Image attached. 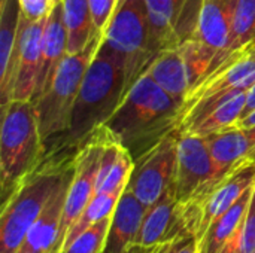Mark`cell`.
<instances>
[{
	"label": "cell",
	"mask_w": 255,
	"mask_h": 253,
	"mask_svg": "<svg viewBox=\"0 0 255 253\" xmlns=\"http://www.w3.org/2000/svg\"><path fill=\"white\" fill-rule=\"evenodd\" d=\"M181 109L182 104L145 72L126 92L105 127L136 160L179 128Z\"/></svg>",
	"instance_id": "6da1fadb"
},
{
	"label": "cell",
	"mask_w": 255,
	"mask_h": 253,
	"mask_svg": "<svg viewBox=\"0 0 255 253\" xmlns=\"http://www.w3.org/2000/svg\"><path fill=\"white\" fill-rule=\"evenodd\" d=\"M126 92L127 85L123 60L105 43V40H102L82 79L69 130L48 152L58 151L76 154L88 137L109 121Z\"/></svg>",
	"instance_id": "7a4b0ae2"
},
{
	"label": "cell",
	"mask_w": 255,
	"mask_h": 253,
	"mask_svg": "<svg viewBox=\"0 0 255 253\" xmlns=\"http://www.w3.org/2000/svg\"><path fill=\"white\" fill-rule=\"evenodd\" d=\"M70 152H48L1 201L0 253H15L75 164Z\"/></svg>",
	"instance_id": "3957f363"
},
{
	"label": "cell",
	"mask_w": 255,
	"mask_h": 253,
	"mask_svg": "<svg viewBox=\"0 0 255 253\" xmlns=\"http://www.w3.org/2000/svg\"><path fill=\"white\" fill-rule=\"evenodd\" d=\"M45 145L40 137L33 101L10 100L1 106L0 127V191L1 201L43 160Z\"/></svg>",
	"instance_id": "277c9868"
},
{
	"label": "cell",
	"mask_w": 255,
	"mask_h": 253,
	"mask_svg": "<svg viewBox=\"0 0 255 253\" xmlns=\"http://www.w3.org/2000/svg\"><path fill=\"white\" fill-rule=\"evenodd\" d=\"M102 40L103 34L97 33L84 51L67 54L58 66L48 89L33 101L45 152L51 151L67 133L82 79Z\"/></svg>",
	"instance_id": "5b68a950"
},
{
	"label": "cell",
	"mask_w": 255,
	"mask_h": 253,
	"mask_svg": "<svg viewBox=\"0 0 255 253\" xmlns=\"http://www.w3.org/2000/svg\"><path fill=\"white\" fill-rule=\"evenodd\" d=\"M103 40L123 60L128 91L151 66L145 0H120L103 31Z\"/></svg>",
	"instance_id": "8992f818"
},
{
	"label": "cell",
	"mask_w": 255,
	"mask_h": 253,
	"mask_svg": "<svg viewBox=\"0 0 255 253\" xmlns=\"http://www.w3.org/2000/svg\"><path fill=\"white\" fill-rule=\"evenodd\" d=\"M46 16L40 19H28L21 12L16 45L7 72L0 78L1 106L7 104L10 100H33L40 63V42Z\"/></svg>",
	"instance_id": "52a82bcc"
},
{
	"label": "cell",
	"mask_w": 255,
	"mask_h": 253,
	"mask_svg": "<svg viewBox=\"0 0 255 253\" xmlns=\"http://www.w3.org/2000/svg\"><path fill=\"white\" fill-rule=\"evenodd\" d=\"M217 185V167L208 137L181 131L175 177L176 198L182 204H202Z\"/></svg>",
	"instance_id": "ba28073f"
},
{
	"label": "cell",
	"mask_w": 255,
	"mask_h": 253,
	"mask_svg": "<svg viewBox=\"0 0 255 253\" xmlns=\"http://www.w3.org/2000/svg\"><path fill=\"white\" fill-rule=\"evenodd\" d=\"M179 136V128L170 131L155 146L134 160L127 186L146 207H151L175 185Z\"/></svg>",
	"instance_id": "9c48e42d"
},
{
	"label": "cell",
	"mask_w": 255,
	"mask_h": 253,
	"mask_svg": "<svg viewBox=\"0 0 255 253\" xmlns=\"http://www.w3.org/2000/svg\"><path fill=\"white\" fill-rule=\"evenodd\" d=\"M255 186V161L247 160L230 171L202 201V221L197 239L205 234L209 225L227 212L244 194Z\"/></svg>",
	"instance_id": "30bf717a"
},
{
	"label": "cell",
	"mask_w": 255,
	"mask_h": 253,
	"mask_svg": "<svg viewBox=\"0 0 255 253\" xmlns=\"http://www.w3.org/2000/svg\"><path fill=\"white\" fill-rule=\"evenodd\" d=\"M67 54V30L63 16V3L60 0L52 4L43 25L40 42V63L36 81V91L31 101L37 100L48 89L58 66Z\"/></svg>",
	"instance_id": "8fae6325"
},
{
	"label": "cell",
	"mask_w": 255,
	"mask_h": 253,
	"mask_svg": "<svg viewBox=\"0 0 255 253\" xmlns=\"http://www.w3.org/2000/svg\"><path fill=\"white\" fill-rule=\"evenodd\" d=\"M72 176L73 170L55 191L46 209L28 230L25 239L15 253H57L60 240V224Z\"/></svg>",
	"instance_id": "7c38bea8"
},
{
	"label": "cell",
	"mask_w": 255,
	"mask_h": 253,
	"mask_svg": "<svg viewBox=\"0 0 255 253\" xmlns=\"http://www.w3.org/2000/svg\"><path fill=\"white\" fill-rule=\"evenodd\" d=\"M218 183L247 160L255 161V125L232 127L208 137Z\"/></svg>",
	"instance_id": "4fadbf2b"
},
{
	"label": "cell",
	"mask_w": 255,
	"mask_h": 253,
	"mask_svg": "<svg viewBox=\"0 0 255 253\" xmlns=\"http://www.w3.org/2000/svg\"><path fill=\"white\" fill-rule=\"evenodd\" d=\"M239 0H203L194 39L217 52L215 60L229 45ZM214 60V63H215ZM214 67V66H212ZM212 70V69H211Z\"/></svg>",
	"instance_id": "5bb4252c"
},
{
	"label": "cell",
	"mask_w": 255,
	"mask_h": 253,
	"mask_svg": "<svg viewBox=\"0 0 255 253\" xmlns=\"http://www.w3.org/2000/svg\"><path fill=\"white\" fill-rule=\"evenodd\" d=\"M148 207L128 189L121 194L111 218L103 253H126L133 245Z\"/></svg>",
	"instance_id": "9a60e30c"
},
{
	"label": "cell",
	"mask_w": 255,
	"mask_h": 253,
	"mask_svg": "<svg viewBox=\"0 0 255 253\" xmlns=\"http://www.w3.org/2000/svg\"><path fill=\"white\" fill-rule=\"evenodd\" d=\"M148 13V52L151 64L164 51L178 48L181 10L176 0H145Z\"/></svg>",
	"instance_id": "2e32d148"
},
{
	"label": "cell",
	"mask_w": 255,
	"mask_h": 253,
	"mask_svg": "<svg viewBox=\"0 0 255 253\" xmlns=\"http://www.w3.org/2000/svg\"><path fill=\"white\" fill-rule=\"evenodd\" d=\"M133 167L134 160L131 154L108 130L96 182V192H123L128 185Z\"/></svg>",
	"instance_id": "e0dca14e"
},
{
	"label": "cell",
	"mask_w": 255,
	"mask_h": 253,
	"mask_svg": "<svg viewBox=\"0 0 255 253\" xmlns=\"http://www.w3.org/2000/svg\"><path fill=\"white\" fill-rule=\"evenodd\" d=\"M146 73H149V76L169 95L184 104L191 91V82L179 48H172L161 52L148 67Z\"/></svg>",
	"instance_id": "ac0fdd59"
},
{
	"label": "cell",
	"mask_w": 255,
	"mask_h": 253,
	"mask_svg": "<svg viewBox=\"0 0 255 253\" xmlns=\"http://www.w3.org/2000/svg\"><path fill=\"white\" fill-rule=\"evenodd\" d=\"M253 189L244 194L227 212H224L209 225V228L199 240L200 253H220L224 245L238 233V230L245 221L248 206L253 197Z\"/></svg>",
	"instance_id": "d6986e66"
},
{
	"label": "cell",
	"mask_w": 255,
	"mask_h": 253,
	"mask_svg": "<svg viewBox=\"0 0 255 253\" xmlns=\"http://www.w3.org/2000/svg\"><path fill=\"white\" fill-rule=\"evenodd\" d=\"M63 16L67 30L69 54L81 52L99 33L94 27L88 0H61Z\"/></svg>",
	"instance_id": "ffe728a7"
},
{
	"label": "cell",
	"mask_w": 255,
	"mask_h": 253,
	"mask_svg": "<svg viewBox=\"0 0 255 253\" xmlns=\"http://www.w3.org/2000/svg\"><path fill=\"white\" fill-rule=\"evenodd\" d=\"M247 94L242 92L232 100L226 101L215 110L206 113L196 122H193L190 127L182 130V133H190L202 137H209L218 133H223L232 127H236L241 121L245 106H247Z\"/></svg>",
	"instance_id": "44dd1931"
},
{
	"label": "cell",
	"mask_w": 255,
	"mask_h": 253,
	"mask_svg": "<svg viewBox=\"0 0 255 253\" xmlns=\"http://www.w3.org/2000/svg\"><path fill=\"white\" fill-rule=\"evenodd\" d=\"M255 42V0H239L229 45L215 60L212 70L226 58L236 57ZM211 70V72H212ZM209 72V73H211ZM208 73V75H209Z\"/></svg>",
	"instance_id": "7402d4cb"
},
{
	"label": "cell",
	"mask_w": 255,
	"mask_h": 253,
	"mask_svg": "<svg viewBox=\"0 0 255 253\" xmlns=\"http://www.w3.org/2000/svg\"><path fill=\"white\" fill-rule=\"evenodd\" d=\"M123 192H96L94 197L91 198V201L88 203V206L85 207V210L82 212V215L76 219V222L66 233V236L61 242V246H60L57 253H60L64 248H67L87 228H90L91 225H94L96 222H99L105 218L112 216L115 206H117Z\"/></svg>",
	"instance_id": "603a6c76"
},
{
	"label": "cell",
	"mask_w": 255,
	"mask_h": 253,
	"mask_svg": "<svg viewBox=\"0 0 255 253\" xmlns=\"http://www.w3.org/2000/svg\"><path fill=\"white\" fill-rule=\"evenodd\" d=\"M19 0H1L0 7V78L6 75L19 30Z\"/></svg>",
	"instance_id": "cb8c5ba5"
},
{
	"label": "cell",
	"mask_w": 255,
	"mask_h": 253,
	"mask_svg": "<svg viewBox=\"0 0 255 253\" xmlns=\"http://www.w3.org/2000/svg\"><path fill=\"white\" fill-rule=\"evenodd\" d=\"M178 48L184 57V61H185V66L188 70V76H190V82H191V91H193L211 72V69L214 66V60L217 57V52L194 37L184 40Z\"/></svg>",
	"instance_id": "d4e9b609"
},
{
	"label": "cell",
	"mask_w": 255,
	"mask_h": 253,
	"mask_svg": "<svg viewBox=\"0 0 255 253\" xmlns=\"http://www.w3.org/2000/svg\"><path fill=\"white\" fill-rule=\"evenodd\" d=\"M111 218L112 216L105 218L91 225L90 228H87L60 253H103L111 225Z\"/></svg>",
	"instance_id": "484cf974"
},
{
	"label": "cell",
	"mask_w": 255,
	"mask_h": 253,
	"mask_svg": "<svg viewBox=\"0 0 255 253\" xmlns=\"http://www.w3.org/2000/svg\"><path fill=\"white\" fill-rule=\"evenodd\" d=\"M120 0H88L94 27L99 33L103 34L106 25L109 24Z\"/></svg>",
	"instance_id": "4316f807"
},
{
	"label": "cell",
	"mask_w": 255,
	"mask_h": 253,
	"mask_svg": "<svg viewBox=\"0 0 255 253\" xmlns=\"http://www.w3.org/2000/svg\"><path fill=\"white\" fill-rule=\"evenodd\" d=\"M242 249L244 253H255V186L242 225Z\"/></svg>",
	"instance_id": "83f0119b"
},
{
	"label": "cell",
	"mask_w": 255,
	"mask_h": 253,
	"mask_svg": "<svg viewBox=\"0 0 255 253\" xmlns=\"http://www.w3.org/2000/svg\"><path fill=\"white\" fill-rule=\"evenodd\" d=\"M19 6L22 15L28 19L45 18L52 7V4L48 0H19Z\"/></svg>",
	"instance_id": "f1b7e54d"
},
{
	"label": "cell",
	"mask_w": 255,
	"mask_h": 253,
	"mask_svg": "<svg viewBox=\"0 0 255 253\" xmlns=\"http://www.w3.org/2000/svg\"><path fill=\"white\" fill-rule=\"evenodd\" d=\"M163 253H200V243L196 234H190L169 243Z\"/></svg>",
	"instance_id": "f546056e"
},
{
	"label": "cell",
	"mask_w": 255,
	"mask_h": 253,
	"mask_svg": "<svg viewBox=\"0 0 255 253\" xmlns=\"http://www.w3.org/2000/svg\"><path fill=\"white\" fill-rule=\"evenodd\" d=\"M244 225V224H242ZM220 253H244L242 249V227L238 230V233L224 245V248L220 251Z\"/></svg>",
	"instance_id": "4dcf8cb0"
},
{
	"label": "cell",
	"mask_w": 255,
	"mask_h": 253,
	"mask_svg": "<svg viewBox=\"0 0 255 253\" xmlns=\"http://www.w3.org/2000/svg\"><path fill=\"white\" fill-rule=\"evenodd\" d=\"M253 110H255V84L251 86V89L248 91L247 94V106H245V110H244V115L242 118H245L248 113H251ZM241 118V119H242Z\"/></svg>",
	"instance_id": "1f68e13d"
},
{
	"label": "cell",
	"mask_w": 255,
	"mask_h": 253,
	"mask_svg": "<svg viewBox=\"0 0 255 253\" xmlns=\"http://www.w3.org/2000/svg\"><path fill=\"white\" fill-rule=\"evenodd\" d=\"M167 245H164V246H157V248H151V249H140V248H130L128 251L126 253H163L164 251V248H166Z\"/></svg>",
	"instance_id": "d6a6232c"
},
{
	"label": "cell",
	"mask_w": 255,
	"mask_h": 253,
	"mask_svg": "<svg viewBox=\"0 0 255 253\" xmlns=\"http://www.w3.org/2000/svg\"><path fill=\"white\" fill-rule=\"evenodd\" d=\"M239 127H251V125H255V110H253L251 113H248L245 118H242L239 122H238Z\"/></svg>",
	"instance_id": "836d02e7"
},
{
	"label": "cell",
	"mask_w": 255,
	"mask_h": 253,
	"mask_svg": "<svg viewBox=\"0 0 255 253\" xmlns=\"http://www.w3.org/2000/svg\"><path fill=\"white\" fill-rule=\"evenodd\" d=\"M48 1H49L51 4H54V3H57V1H60V0H48Z\"/></svg>",
	"instance_id": "e575fe53"
}]
</instances>
